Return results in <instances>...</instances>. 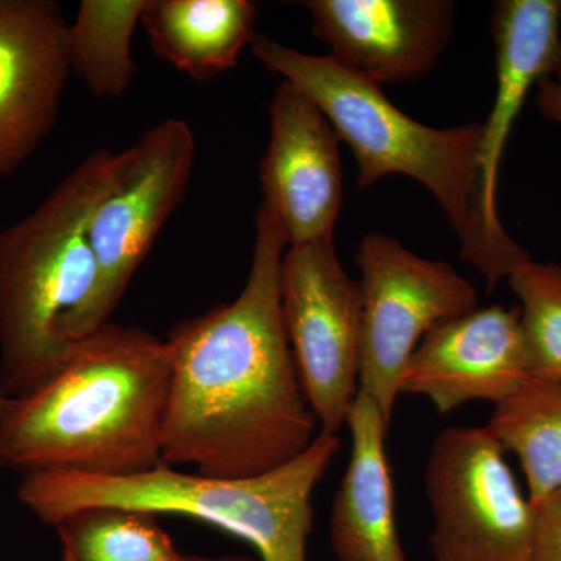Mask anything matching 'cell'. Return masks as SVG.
Listing matches in <instances>:
<instances>
[{
	"mask_svg": "<svg viewBox=\"0 0 561 561\" xmlns=\"http://www.w3.org/2000/svg\"><path fill=\"white\" fill-rule=\"evenodd\" d=\"M287 247L286 232L261 203L253 260L239 297L169 332L165 467L251 478L294 460L319 435L284 324L280 264Z\"/></svg>",
	"mask_w": 561,
	"mask_h": 561,
	"instance_id": "obj_1",
	"label": "cell"
},
{
	"mask_svg": "<svg viewBox=\"0 0 561 561\" xmlns=\"http://www.w3.org/2000/svg\"><path fill=\"white\" fill-rule=\"evenodd\" d=\"M168 343L106 323L70 346L66 360L0 415V470L138 474L161 467L171 390Z\"/></svg>",
	"mask_w": 561,
	"mask_h": 561,
	"instance_id": "obj_2",
	"label": "cell"
},
{
	"mask_svg": "<svg viewBox=\"0 0 561 561\" xmlns=\"http://www.w3.org/2000/svg\"><path fill=\"white\" fill-rule=\"evenodd\" d=\"M250 47L257 61L319 106L339 140L353 150L359 187L405 175L437 198L459 239L461 257L481 273L490 290L530 260L486 208L479 164L482 122L427 127L402 113L378 84L330 55L305 54L260 33Z\"/></svg>",
	"mask_w": 561,
	"mask_h": 561,
	"instance_id": "obj_3",
	"label": "cell"
},
{
	"mask_svg": "<svg viewBox=\"0 0 561 561\" xmlns=\"http://www.w3.org/2000/svg\"><path fill=\"white\" fill-rule=\"evenodd\" d=\"M117 158L95 150L32 213L0 230V383L10 398L47 381L77 341L98 286L91 214Z\"/></svg>",
	"mask_w": 561,
	"mask_h": 561,
	"instance_id": "obj_4",
	"label": "cell"
},
{
	"mask_svg": "<svg viewBox=\"0 0 561 561\" xmlns=\"http://www.w3.org/2000/svg\"><path fill=\"white\" fill-rule=\"evenodd\" d=\"M339 435L319 432L305 453L251 478H210L161 467L127 476L46 471L22 476L18 497L50 524L94 507L184 516L242 538L262 561H306L312 496L341 449Z\"/></svg>",
	"mask_w": 561,
	"mask_h": 561,
	"instance_id": "obj_5",
	"label": "cell"
},
{
	"mask_svg": "<svg viewBox=\"0 0 561 561\" xmlns=\"http://www.w3.org/2000/svg\"><path fill=\"white\" fill-rule=\"evenodd\" d=\"M194 160V131L183 119L162 121L119 151L113 180L91 214L98 286L76 342L110 323L158 234L186 197Z\"/></svg>",
	"mask_w": 561,
	"mask_h": 561,
	"instance_id": "obj_6",
	"label": "cell"
},
{
	"mask_svg": "<svg viewBox=\"0 0 561 561\" xmlns=\"http://www.w3.org/2000/svg\"><path fill=\"white\" fill-rule=\"evenodd\" d=\"M505 454L489 426L435 437L424 468L435 561H531L535 508Z\"/></svg>",
	"mask_w": 561,
	"mask_h": 561,
	"instance_id": "obj_7",
	"label": "cell"
},
{
	"mask_svg": "<svg viewBox=\"0 0 561 561\" xmlns=\"http://www.w3.org/2000/svg\"><path fill=\"white\" fill-rule=\"evenodd\" d=\"M356 264L362 291L359 391L390 421L413 351L432 328L478 308V289L453 265L416 256L381 232L362 239Z\"/></svg>",
	"mask_w": 561,
	"mask_h": 561,
	"instance_id": "obj_8",
	"label": "cell"
},
{
	"mask_svg": "<svg viewBox=\"0 0 561 561\" xmlns=\"http://www.w3.org/2000/svg\"><path fill=\"white\" fill-rule=\"evenodd\" d=\"M280 305L306 400L321 432L339 435L359 394L362 291L334 241L287 247Z\"/></svg>",
	"mask_w": 561,
	"mask_h": 561,
	"instance_id": "obj_9",
	"label": "cell"
},
{
	"mask_svg": "<svg viewBox=\"0 0 561 561\" xmlns=\"http://www.w3.org/2000/svg\"><path fill=\"white\" fill-rule=\"evenodd\" d=\"M268 113L271 139L260 165L262 205L279 221L289 245L334 241L343 201L334 128L286 80L273 94Z\"/></svg>",
	"mask_w": 561,
	"mask_h": 561,
	"instance_id": "obj_10",
	"label": "cell"
},
{
	"mask_svg": "<svg viewBox=\"0 0 561 561\" xmlns=\"http://www.w3.org/2000/svg\"><path fill=\"white\" fill-rule=\"evenodd\" d=\"M68 27L55 0H0V179L57 124L70 76Z\"/></svg>",
	"mask_w": 561,
	"mask_h": 561,
	"instance_id": "obj_11",
	"label": "cell"
},
{
	"mask_svg": "<svg viewBox=\"0 0 561 561\" xmlns=\"http://www.w3.org/2000/svg\"><path fill=\"white\" fill-rule=\"evenodd\" d=\"M519 317V306L493 305L432 328L405 365L400 394L426 397L438 413L507 401L531 381Z\"/></svg>",
	"mask_w": 561,
	"mask_h": 561,
	"instance_id": "obj_12",
	"label": "cell"
},
{
	"mask_svg": "<svg viewBox=\"0 0 561 561\" xmlns=\"http://www.w3.org/2000/svg\"><path fill=\"white\" fill-rule=\"evenodd\" d=\"M313 33L330 57L382 88L423 79L453 35L448 0H308Z\"/></svg>",
	"mask_w": 561,
	"mask_h": 561,
	"instance_id": "obj_13",
	"label": "cell"
},
{
	"mask_svg": "<svg viewBox=\"0 0 561 561\" xmlns=\"http://www.w3.org/2000/svg\"><path fill=\"white\" fill-rule=\"evenodd\" d=\"M561 0H501L494 3L491 32L496 47V95L482 122L483 197L489 213L497 210V180L502 154L519 111L538 80L561 54Z\"/></svg>",
	"mask_w": 561,
	"mask_h": 561,
	"instance_id": "obj_14",
	"label": "cell"
},
{
	"mask_svg": "<svg viewBox=\"0 0 561 561\" xmlns=\"http://www.w3.org/2000/svg\"><path fill=\"white\" fill-rule=\"evenodd\" d=\"M389 423L376 402L359 391L346 419L348 468L331 513V546L339 561H408L394 522L386 448Z\"/></svg>",
	"mask_w": 561,
	"mask_h": 561,
	"instance_id": "obj_15",
	"label": "cell"
},
{
	"mask_svg": "<svg viewBox=\"0 0 561 561\" xmlns=\"http://www.w3.org/2000/svg\"><path fill=\"white\" fill-rule=\"evenodd\" d=\"M256 22L250 0H149L140 16L154 55L197 83L238 66Z\"/></svg>",
	"mask_w": 561,
	"mask_h": 561,
	"instance_id": "obj_16",
	"label": "cell"
},
{
	"mask_svg": "<svg viewBox=\"0 0 561 561\" xmlns=\"http://www.w3.org/2000/svg\"><path fill=\"white\" fill-rule=\"evenodd\" d=\"M486 426L522 465L531 505L561 489V382L531 379L494 405Z\"/></svg>",
	"mask_w": 561,
	"mask_h": 561,
	"instance_id": "obj_17",
	"label": "cell"
},
{
	"mask_svg": "<svg viewBox=\"0 0 561 561\" xmlns=\"http://www.w3.org/2000/svg\"><path fill=\"white\" fill-rule=\"evenodd\" d=\"M149 0H83L68 27L70 73L102 99H119L131 87V41Z\"/></svg>",
	"mask_w": 561,
	"mask_h": 561,
	"instance_id": "obj_18",
	"label": "cell"
},
{
	"mask_svg": "<svg viewBox=\"0 0 561 561\" xmlns=\"http://www.w3.org/2000/svg\"><path fill=\"white\" fill-rule=\"evenodd\" d=\"M62 561H179L158 516L116 507L72 513L55 524Z\"/></svg>",
	"mask_w": 561,
	"mask_h": 561,
	"instance_id": "obj_19",
	"label": "cell"
},
{
	"mask_svg": "<svg viewBox=\"0 0 561 561\" xmlns=\"http://www.w3.org/2000/svg\"><path fill=\"white\" fill-rule=\"evenodd\" d=\"M507 280L519 300L531 379L561 382V265L530 257Z\"/></svg>",
	"mask_w": 561,
	"mask_h": 561,
	"instance_id": "obj_20",
	"label": "cell"
},
{
	"mask_svg": "<svg viewBox=\"0 0 561 561\" xmlns=\"http://www.w3.org/2000/svg\"><path fill=\"white\" fill-rule=\"evenodd\" d=\"M531 561H561V489L534 505Z\"/></svg>",
	"mask_w": 561,
	"mask_h": 561,
	"instance_id": "obj_21",
	"label": "cell"
},
{
	"mask_svg": "<svg viewBox=\"0 0 561 561\" xmlns=\"http://www.w3.org/2000/svg\"><path fill=\"white\" fill-rule=\"evenodd\" d=\"M535 103L546 119L561 125V54L559 60L537 83Z\"/></svg>",
	"mask_w": 561,
	"mask_h": 561,
	"instance_id": "obj_22",
	"label": "cell"
},
{
	"mask_svg": "<svg viewBox=\"0 0 561 561\" xmlns=\"http://www.w3.org/2000/svg\"><path fill=\"white\" fill-rule=\"evenodd\" d=\"M179 561H253V560L243 559V557H220V559H213V557L181 556Z\"/></svg>",
	"mask_w": 561,
	"mask_h": 561,
	"instance_id": "obj_23",
	"label": "cell"
},
{
	"mask_svg": "<svg viewBox=\"0 0 561 561\" xmlns=\"http://www.w3.org/2000/svg\"><path fill=\"white\" fill-rule=\"evenodd\" d=\"M11 398L3 390L2 383H0V415H2L3 411L9 408Z\"/></svg>",
	"mask_w": 561,
	"mask_h": 561,
	"instance_id": "obj_24",
	"label": "cell"
}]
</instances>
